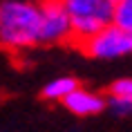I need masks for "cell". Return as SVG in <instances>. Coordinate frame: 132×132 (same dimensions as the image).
<instances>
[{"label":"cell","instance_id":"277c9868","mask_svg":"<svg viewBox=\"0 0 132 132\" xmlns=\"http://www.w3.org/2000/svg\"><path fill=\"white\" fill-rule=\"evenodd\" d=\"M43 45L72 38V16L63 0H43Z\"/></svg>","mask_w":132,"mask_h":132},{"label":"cell","instance_id":"7a4b0ae2","mask_svg":"<svg viewBox=\"0 0 132 132\" xmlns=\"http://www.w3.org/2000/svg\"><path fill=\"white\" fill-rule=\"evenodd\" d=\"M63 5L72 16V40L83 45L114 22L119 0H63Z\"/></svg>","mask_w":132,"mask_h":132},{"label":"cell","instance_id":"ba28073f","mask_svg":"<svg viewBox=\"0 0 132 132\" xmlns=\"http://www.w3.org/2000/svg\"><path fill=\"white\" fill-rule=\"evenodd\" d=\"M108 108L119 117L132 114V96H108Z\"/></svg>","mask_w":132,"mask_h":132},{"label":"cell","instance_id":"3957f363","mask_svg":"<svg viewBox=\"0 0 132 132\" xmlns=\"http://www.w3.org/2000/svg\"><path fill=\"white\" fill-rule=\"evenodd\" d=\"M78 47H83V52L92 58H121L132 54V31L112 22Z\"/></svg>","mask_w":132,"mask_h":132},{"label":"cell","instance_id":"6da1fadb","mask_svg":"<svg viewBox=\"0 0 132 132\" xmlns=\"http://www.w3.org/2000/svg\"><path fill=\"white\" fill-rule=\"evenodd\" d=\"M0 43L11 49L43 45V7L31 0H2Z\"/></svg>","mask_w":132,"mask_h":132},{"label":"cell","instance_id":"5b68a950","mask_svg":"<svg viewBox=\"0 0 132 132\" xmlns=\"http://www.w3.org/2000/svg\"><path fill=\"white\" fill-rule=\"evenodd\" d=\"M63 105L70 112L78 114V117H92V114H98L108 105V98H103L96 92L83 90V87H76L70 96L63 98Z\"/></svg>","mask_w":132,"mask_h":132},{"label":"cell","instance_id":"52a82bcc","mask_svg":"<svg viewBox=\"0 0 132 132\" xmlns=\"http://www.w3.org/2000/svg\"><path fill=\"white\" fill-rule=\"evenodd\" d=\"M114 22L119 27L132 31V0H119L117 14H114Z\"/></svg>","mask_w":132,"mask_h":132},{"label":"cell","instance_id":"8992f818","mask_svg":"<svg viewBox=\"0 0 132 132\" xmlns=\"http://www.w3.org/2000/svg\"><path fill=\"white\" fill-rule=\"evenodd\" d=\"M76 87H78V81L74 76H61V78H54L52 83H47L43 87V96L47 101H63L65 96H70Z\"/></svg>","mask_w":132,"mask_h":132},{"label":"cell","instance_id":"9c48e42d","mask_svg":"<svg viewBox=\"0 0 132 132\" xmlns=\"http://www.w3.org/2000/svg\"><path fill=\"white\" fill-rule=\"evenodd\" d=\"M110 96H132V78H119L110 85Z\"/></svg>","mask_w":132,"mask_h":132}]
</instances>
